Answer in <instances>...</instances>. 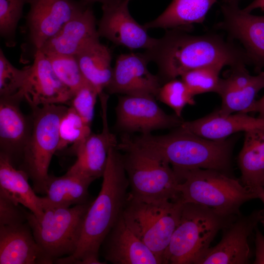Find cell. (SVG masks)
Returning <instances> with one entry per match:
<instances>
[{"instance_id":"1","label":"cell","mask_w":264,"mask_h":264,"mask_svg":"<svg viewBox=\"0 0 264 264\" xmlns=\"http://www.w3.org/2000/svg\"><path fill=\"white\" fill-rule=\"evenodd\" d=\"M143 54L149 62L157 65L161 84L203 66L251 65L243 48L219 35H193L183 27L167 29Z\"/></svg>"},{"instance_id":"2","label":"cell","mask_w":264,"mask_h":264,"mask_svg":"<svg viewBox=\"0 0 264 264\" xmlns=\"http://www.w3.org/2000/svg\"><path fill=\"white\" fill-rule=\"evenodd\" d=\"M102 177L101 190L85 216L75 252L57 259L55 263L87 264L99 259L101 244L121 217L129 197V182L122 155L116 147H111L109 152Z\"/></svg>"},{"instance_id":"3","label":"cell","mask_w":264,"mask_h":264,"mask_svg":"<svg viewBox=\"0 0 264 264\" xmlns=\"http://www.w3.org/2000/svg\"><path fill=\"white\" fill-rule=\"evenodd\" d=\"M123 138L132 145L168 162L177 178L182 173L193 169H213L225 173L230 167L232 139L210 140L180 126L165 135L150 133L132 138L125 134Z\"/></svg>"},{"instance_id":"4","label":"cell","mask_w":264,"mask_h":264,"mask_svg":"<svg viewBox=\"0 0 264 264\" xmlns=\"http://www.w3.org/2000/svg\"><path fill=\"white\" fill-rule=\"evenodd\" d=\"M177 190L183 203L203 206L226 218L240 215L245 202L258 198L257 188L244 186L241 182L220 171L196 169L177 176Z\"/></svg>"},{"instance_id":"5","label":"cell","mask_w":264,"mask_h":264,"mask_svg":"<svg viewBox=\"0 0 264 264\" xmlns=\"http://www.w3.org/2000/svg\"><path fill=\"white\" fill-rule=\"evenodd\" d=\"M237 217H222L203 206L184 203L162 264H197L219 231Z\"/></svg>"},{"instance_id":"6","label":"cell","mask_w":264,"mask_h":264,"mask_svg":"<svg viewBox=\"0 0 264 264\" xmlns=\"http://www.w3.org/2000/svg\"><path fill=\"white\" fill-rule=\"evenodd\" d=\"M117 149L125 153L122 154V160L131 197L147 201L173 200L180 198L177 189L178 180L168 162L123 139Z\"/></svg>"},{"instance_id":"7","label":"cell","mask_w":264,"mask_h":264,"mask_svg":"<svg viewBox=\"0 0 264 264\" xmlns=\"http://www.w3.org/2000/svg\"><path fill=\"white\" fill-rule=\"evenodd\" d=\"M44 215L37 218L28 209L27 221L35 239L45 254L53 262L75 252L81 236L89 202L69 207L44 202Z\"/></svg>"},{"instance_id":"8","label":"cell","mask_w":264,"mask_h":264,"mask_svg":"<svg viewBox=\"0 0 264 264\" xmlns=\"http://www.w3.org/2000/svg\"><path fill=\"white\" fill-rule=\"evenodd\" d=\"M67 109L63 104L32 108L31 131L18 168L27 174L37 194H44L50 162L57 152L60 123Z\"/></svg>"},{"instance_id":"9","label":"cell","mask_w":264,"mask_h":264,"mask_svg":"<svg viewBox=\"0 0 264 264\" xmlns=\"http://www.w3.org/2000/svg\"><path fill=\"white\" fill-rule=\"evenodd\" d=\"M183 202L147 201L129 195L122 217L132 231L161 260L181 216Z\"/></svg>"},{"instance_id":"10","label":"cell","mask_w":264,"mask_h":264,"mask_svg":"<svg viewBox=\"0 0 264 264\" xmlns=\"http://www.w3.org/2000/svg\"><path fill=\"white\" fill-rule=\"evenodd\" d=\"M28 3L30 8L24 30L33 57L48 40L88 4L75 0H28Z\"/></svg>"},{"instance_id":"11","label":"cell","mask_w":264,"mask_h":264,"mask_svg":"<svg viewBox=\"0 0 264 264\" xmlns=\"http://www.w3.org/2000/svg\"><path fill=\"white\" fill-rule=\"evenodd\" d=\"M116 110V127L124 132L141 134L161 129L177 128L184 121L167 114L155 97L147 95H124L119 98Z\"/></svg>"},{"instance_id":"12","label":"cell","mask_w":264,"mask_h":264,"mask_svg":"<svg viewBox=\"0 0 264 264\" xmlns=\"http://www.w3.org/2000/svg\"><path fill=\"white\" fill-rule=\"evenodd\" d=\"M264 216V209L237 216L222 229V236L210 247L197 264H246L250 251L248 239Z\"/></svg>"},{"instance_id":"13","label":"cell","mask_w":264,"mask_h":264,"mask_svg":"<svg viewBox=\"0 0 264 264\" xmlns=\"http://www.w3.org/2000/svg\"><path fill=\"white\" fill-rule=\"evenodd\" d=\"M130 0H113L102 4V16L97 30L100 37L130 49L151 48L157 39L149 36L147 29L138 23L129 10Z\"/></svg>"},{"instance_id":"14","label":"cell","mask_w":264,"mask_h":264,"mask_svg":"<svg viewBox=\"0 0 264 264\" xmlns=\"http://www.w3.org/2000/svg\"><path fill=\"white\" fill-rule=\"evenodd\" d=\"M220 7L223 19L216 27L242 43L251 65L261 72L264 67V15L245 12L237 3L222 2Z\"/></svg>"},{"instance_id":"15","label":"cell","mask_w":264,"mask_h":264,"mask_svg":"<svg viewBox=\"0 0 264 264\" xmlns=\"http://www.w3.org/2000/svg\"><path fill=\"white\" fill-rule=\"evenodd\" d=\"M28 67L24 83L16 93L31 108L48 104H67L73 95L54 72L46 55L38 50Z\"/></svg>"},{"instance_id":"16","label":"cell","mask_w":264,"mask_h":264,"mask_svg":"<svg viewBox=\"0 0 264 264\" xmlns=\"http://www.w3.org/2000/svg\"><path fill=\"white\" fill-rule=\"evenodd\" d=\"M103 129L100 133H91L69 153L76 156L74 163L67 173L92 178L102 177L106 169L108 154L112 147H117L116 136L110 130L107 118L108 95L99 94Z\"/></svg>"},{"instance_id":"17","label":"cell","mask_w":264,"mask_h":264,"mask_svg":"<svg viewBox=\"0 0 264 264\" xmlns=\"http://www.w3.org/2000/svg\"><path fill=\"white\" fill-rule=\"evenodd\" d=\"M148 63L143 53L120 55L113 67L111 80L105 89L110 94L157 97L162 84L158 76L149 70Z\"/></svg>"},{"instance_id":"18","label":"cell","mask_w":264,"mask_h":264,"mask_svg":"<svg viewBox=\"0 0 264 264\" xmlns=\"http://www.w3.org/2000/svg\"><path fill=\"white\" fill-rule=\"evenodd\" d=\"M21 101L14 95L0 99V154L17 168L21 164L32 128L31 116H25L20 109Z\"/></svg>"},{"instance_id":"19","label":"cell","mask_w":264,"mask_h":264,"mask_svg":"<svg viewBox=\"0 0 264 264\" xmlns=\"http://www.w3.org/2000/svg\"><path fill=\"white\" fill-rule=\"evenodd\" d=\"M101 249L105 260L113 264H162L128 227L122 215L105 237Z\"/></svg>"},{"instance_id":"20","label":"cell","mask_w":264,"mask_h":264,"mask_svg":"<svg viewBox=\"0 0 264 264\" xmlns=\"http://www.w3.org/2000/svg\"><path fill=\"white\" fill-rule=\"evenodd\" d=\"M36 241L27 221L0 225V264H51Z\"/></svg>"},{"instance_id":"21","label":"cell","mask_w":264,"mask_h":264,"mask_svg":"<svg viewBox=\"0 0 264 264\" xmlns=\"http://www.w3.org/2000/svg\"><path fill=\"white\" fill-rule=\"evenodd\" d=\"M96 19L88 6L67 22L39 50L45 54L76 55L88 44L99 41Z\"/></svg>"},{"instance_id":"22","label":"cell","mask_w":264,"mask_h":264,"mask_svg":"<svg viewBox=\"0 0 264 264\" xmlns=\"http://www.w3.org/2000/svg\"><path fill=\"white\" fill-rule=\"evenodd\" d=\"M180 127L202 137L219 140L238 132L264 129V119L244 112L221 115L217 110L198 119L183 121Z\"/></svg>"},{"instance_id":"23","label":"cell","mask_w":264,"mask_h":264,"mask_svg":"<svg viewBox=\"0 0 264 264\" xmlns=\"http://www.w3.org/2000/svg\"><path fill=\"white\" fill-rule=\"evenodd\" d=\"M29 179L24 171L0 154V194L15 204L22 205L39 219L44 215L42 197L37 196Z\"/></svg>"},{"instance_id":"24","label":"cell","mask_w":264,"mask_h":264,"mask_svg":"<svg viewBox=\"0 0 264 264\" xmlns=\"http://www.w3.org/2000/svg\"><path fill=\"white\" fill-rule=\"evenodd\" d=\"M94 180L67 173L61 176L49 175L43 200L50 205L65 207L88 203L91 201L88 188Z\"/></svg>"},{"instance_id":"25","label":"cell","mask_w":264,"mask_h":264,"mask_svg":"<svg viewBox=\"0 0 264 264\" xmlns=\"http://www.w3.org/2000/svg\"><path fill=\"white\" fill-rule=\"evenodd\" d=\"M217 0H173L156 18L144 24L149 28L169 29L202 23Z\"/></svg>"},{"instance_id":"26","label":"cell","mask_w":264,"mask_h":264,"mask_svg":"<svg viewBox=\"0 0 264 264\" xmlns=\"http://www.w3.org/2000/svg\"><path fill=\"white\" fill-rule=\"evenodd\" d=\"M241 182L252 189L262 186L264 177V129L244 132L243 145L238 156Z\"/></svg>"},{"instance_id":"27","label":"cell","mask_w":264,"mask_h":264,"mask_svg":"<svg viewBox=\"0 0 264 264\" xmlns=\"http://www.w3.org/2000/svg\"><path fill=\"white\" fill-rule=\"evenodd\" d=\"M75 56L85 80L99 94L103 92L109 84L113 73L109 48L98 41L87 45Z\"/></svg>"},{"instance_id":"28","label":"cell","mask_w":264,"mask_h":264,"mask_svg":"<svg viewBox=\"0 0 264 264\" xmlns=\"http://www.w3.org/2000/svg\"><path fill=\"white\" fill-rule=\"evenodd\" d=\"M264 88V72L256 75L255 80L244 88H236L220 79L219 94L221 98V105L218 112L228 115L233 112H244L256 100L257 93Z\"/></svg>"},{"instance_id":"29","label":"cell","mask_w":264,"mask_h":264,"mask_svg":"<svg viewBox=\"0 0 264 264\" xmlns=\"http://www.w3.org/2000/svg\"><path fill=\"white\" fill-rule=\"evenodd\" d=\"M90 125L87 124L71 107L63 115L59 125V142L57 151L71 145L69 152L76 148L91 133Z\"/></svg>"},{"instance_id":"30","label":"cell","mask_w":264,"mask_h":264,"mask_svg":"<svg viewBox=\"0 0 264 264\" xmlns=\"http://www.w3.org/2000/svg\"><path fill=\"white\" fill-rule=\"evenodd\" d=\"M223 67L218 65L196 68L183 74L181 79L194 96L207 92L218 93L221 79L219 75Z\"/></svg>"},{"instance_id":"31","label":"cell","mask_w":264,"mask_h":264,"mask_svg":"<svg viewBox=\"0 0 264 264\" xmlns=\"http://www.w3.org/2000/svg\"><path fill=\"white\" fill-rule=\"evenodd\" d=\"M45 54L55 74L73 94L87 82L75 55L54 53Z\"/></svg>"},{"instance_id":"32","label":"cell","mask_w":264,"mask_h":264,"mask_svg":"<svg viewBox=\"0 0 264 264\" xmlns=\"http://www.w3.org/2000/svg\"><path fill=\"white\" fill-rule=\"evenodd\" d=\"M157 97L161 102L170 107L178 117H181L186 105L195 104L194 96L181 79L176 78L163 84L159 90Z\"/></svg>"},{"instance_id":"33","label":"cell","mask_w":264,"mask_h":264,"mask_svg":"<svg viewBox=\"0 0 264 264\" xmlns=\"http://www.w3.org/2000/svg\"><path fill=\"white\" fill-rule=\"evenodd\" d=\"M28 0H0V35L9 46L15 44L16 30Z\"/></svg>"},{"instance_id":"34","label":"cell","mask_w":264,"mask_h":264,"mask_svg":"<svg viewBox=\"0 0 264 264\" xmlns=\"http://www.w3.org/2000/svg\"><path fill=\"white\" fill-rule=\"evenodd\" d=\"M28 67L19 69L8 60L0 49V96L9 97L17 93L22 87Z\"/></svg>"},{"instance_id":"35","label":"cell","mask_w":264,"mask_h":264,"mask_svg":"<svg viewBox=\"0 0 264 264\" xmlns=\"http://www.w3.org/2000/svg\"><path fill=\"white\" fill-rule=\"evenodd\" d=\"M97 90L87 81L73 94L69 103L72 107L89 125H91L94 115V110Z\"/></svg>"},{"instance_id":"36","label":"cell","mask_w":264,"mask_h":264,"mask_svg":"<svg viewBox=\"0 0 264 264\" xmlns=\"http://www.w3.org/2000/svg\"><path fill=\"white\" fill-rule=\"evenodd\" d=\"M26 208L16 204L0 194V225H10L27 221Z\"/></svg>"},{"instance_id":"37","label":"cell","mask_w":264,"mask_h":264,"mask_svg":"<svg viewBox=\"0 0 264 264\" xmlns=\"http://www.w3.org/2000/svg\"><path fill=\"white\" fill-rule=\"evenodd\" d=\"M255 231V259L253 263L264 264V236L257 228Z\"/></svg>"},{"instance_id":"38","label":"cell","mask_w":264,"mask_h":264,"mask_svg":"<svg viewBox=\"0 0 264 264\" xmlns=\"http://www.w3.org/2000/svg\"><path fill=\"white\" fill-rule=\"evenodd\" d=\"M252 112H258V117L264 119V95L258 100H256L244 113Z\"/></svg>"},{"instance_id":"39","label":"cell","mask_w":264,"mask_h":264,"mask_svg":"<svg viewBox=\"0 0 264 264\" xmlns=\"http://www.w3.org/2000/svg\"><path fill=\"white\" fill-rule=\"evenodd\" d=\"M257 8L264 9V0H254L243 10L245 12L251 13L253 10Z\"/></svg>"},{"instance_id":"40","label":"cell","mask_w":264,"mask_h":264,"mask_svg":"<svg viewBox=\"0 0 264 264\" xmlns=\"http://www.w3.org/2000/svg\"><path fill=\"white\" fill-rule=\"evenodd\" d=\"M258 198L260 199L264 204V187L259 186L257 188ZM260 223H261L264 227V216Z\"/></svg>"},{"instance_id":"41","label":"cell","mask_w":264,"mask_h":264,"mask_svg":"<svg viewBox=\"0 0 264 264\" xmlns=\"http://www.w3.org/2000/svg\"><path fill=\"white\" fill-rule=\"evenodd\" d=\"M82 0L88 3L98 2H101L102 4H104L105 3L110 2L113 0Z\"/></svg>"},{"instance_id":"42","label":"cell","mask_w":264,"mask_h":264,"mask_svg":"<svg viewBox=\"0 0 264 264\" xmlns=\"http://www.w3.org/2000/svg\"><path fill=\"white\" fill-rule=\"evenodd\" d=\"M240 0H222V2L238 4Z\"/></svg>"},{"instance_id":"43","label":"cell","mask_w":264,"mask_h":264,"mask_svg":"<svg viewBox=\"0 0 264 264\" xmlns=\"http://www.w3.org/2000/svg\"><path fill=\"white\" fill-rule=\"evenodd\" d=\"M262 186L264 187V177L262 182Z\"/></svg>"}]
</instances>
